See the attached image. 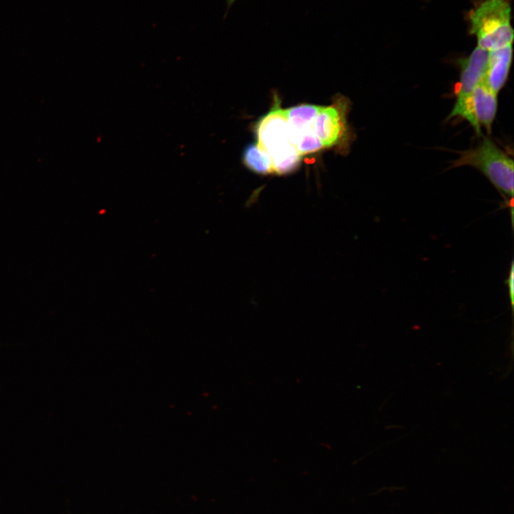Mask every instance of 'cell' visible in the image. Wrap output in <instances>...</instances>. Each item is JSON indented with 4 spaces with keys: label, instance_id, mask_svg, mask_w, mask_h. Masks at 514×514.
<instances>
[{
    "label": "cell",
    "instance_id": "4",
    "mask_svg": "<svg viewBox=\"0 0 514 514\" xmlns=\"http://www.w3.org/2000/svg\"><path fill=\"white\" fill-rule=\"evenodd\" d=\"M497 110V94L482 81L468 94L456 99L448 119L460 117L466 120L480 135L482 128L490 133Z\"/></svg>",
    "mask_w": 514,
    "mask_h": 514
},
{
    "label": "cell",
    "instance_id": "5",
    "mask_svg": "<svg viewBox=\"0 0 514 514\" xmlns=\"http://www.w3.org/2000/svg\"><path fill=\"white\" fill-rule=\"evenodd\" d=\"M350 101L345 96H338L328 106H322L313 123V130L323 147L329 148L341 145L348 147L352 133L347 121L350 109Z\"/></svg>",
    "mask_w": 514,
    "mask_h": 514
},
{
    "label": "cell",
    "instance_id": "9",
    "mask_svg": "<svg viewBox=\"0 0 514 514\" xmlns=\"http://www.w3.org/2000/svg\"><path fill=\"white\" fill-rule=\"evenodd\" d=\"M243 162L251 171L260 174L273 173L271 161L258 144L250 143L243 153Z\"/></svg>",
    "mask_w": 514,
    "mask_h": 514
},
{
    "label": "cell",
    "instance_id": "7",
    "mask_svg": "<svg viewBox=\"0 0 514 514\" xmlns=\"http://www.w3.org/2000/svg\"><path fill=\"white\" fill-rule=\"evenodd\" d=\"M513 44L488 51L483 82L496 94L507 81L513 59Z\"/></svg>",
    "mask_w": 514,
    "mask_h": 514
},
{
    "label": "cell",
    "instance_id": "10",
    "mask_svg": "<svg viewBox=\"0 0 514 514\" xmlns=\"http://www.w3.org/2000/svg\"><path fill=\"white\" fill-rule=\"evenodd\" d=\"M507 288H508V293L509 297L510 303L513 310V305H514V263L513 261H512L510 269L508 271V275L507 277V279L505 281Z\"/></svg>",
    "mask_w": 514,
    "mask_h": 514
},
{
    "label": "cell",
    "instance_id": "11",
    "mask_svg": "<svg viewBox=\"0 0 514 514\" xmlns=\"http://www.w3.org/2000/svg\"><path fill=\"white\" fill-rule=\"evenodd\" d=\"M226 1L228 7H230L236 0H226Z\"/></svg>",
    "mask_w": 514,
    "mask_h": 514
},
{
    "label": "cell",
    "instance_id": "1",
    "mask_svg": "<svg viewBox=\"0 0 514 514\" xmlns=\"http://www.w3.org/2000/svg\"><path fill=\"white\" fill-rule=\"evenodd\" d=\"M466 18L478 47L490 51L513 44L511 0H473Z\"/></svg>",
    "mask_w": 514,
    "mask_h": 514
},
{
    "label": "cell",
    "instance_id": "8",
    "mask_svg": "<svg viewBox=\"0 0 514 514\" xmlns=\"http://www.w3.org/2000/svg\"><path fill=\"white\" fill-rule=\"evenodd\" d=\"M321 107L302 104L284 109L289 138H294L313 131L314 120Z\"/></svg>",
    "mask_w": 514,
    "mask_h": 514
},
{
    "label": "cell",
    "instance_id": "3",
    "mask_svg": "<svg viewBox=\"0 0 514 514\" xmlns=\"http://www.w3.org/2000/svg\"><path fill=\"white\" fill-rule=\"evenodd\" d=\"M257 144L269 156L273 173L282 175L294 171L301 159L291 144L284 109L276 104L257 125Z\"/></svg>",
    "mask_w": 514,
    "mask_h": 514
},
{
    "label": "cell",
    "instance_id": "2",
    "mask_svg": "<svg viewBox=\"0 0 514 514\" xmlns=\"http://www.w3.org/2000/svg\"><path fill=\"white\" fill-rule=\"evenodd\" d=\"M473 166L479 170L503 197L513 218V161L491 140L483 138L474 148L462 152L453 167Z\"/></svg>",
    "mask_w": 514,
    "mask_h": 514
},
{
    "label": "cell",
    "instance_id": "6",
    "mask_svg": "<svg viewBox=\"0 0 514 514\" xmlns=\"http://www.w3.org/2000/svg\"><path fill=\"white\" fill-rule=\"evenodd\" d=\"M488 58V51L477 46L468 56L458 61L460 78L455 86L456 99L468 94L483 81Z\"/></svg>",
    "mask_w": 514,
    "mask_h": 514
}]
</instances>
